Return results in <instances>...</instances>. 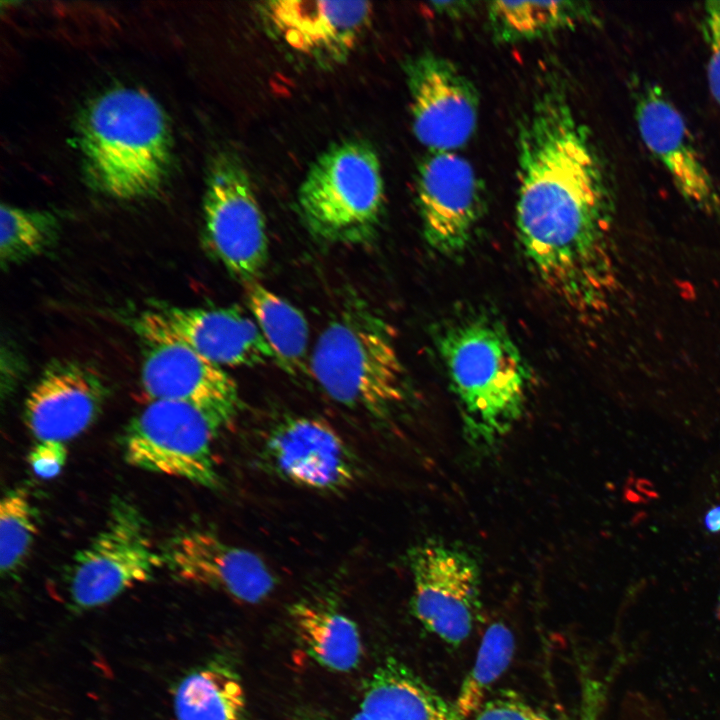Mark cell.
I'll return each instance as SVG.
<instances>
[{
	"label": "cell",
	"mask_w": 720,
	"mask_h": 720,
	"mask_svg": "<svg viewBox=\"0 0 720 720\" xmlns=\"http://www.w3.org/2000/svg\"><path fill=\"white\" fill-rule=\"evenodd\" d=\"M314 379L334 401L384 417L405 400V370L385 323L352 310L319 335L310 360Z\"/></svg>",
	"instance_id": "277c9868"
},
{
	"label": "cell",
	"mask_w": 720,
	"mask_h": 720,
	"mask_svg": "<svg viewBox=\"0 0 720 720\" xmlns=\"http://www.w3.org/2000/svg\"><path fill=\"white\" fill-rule=\"evenodd\" d=\"M108 394L104 377L88 363L51 361L25 399L26 425L38 441L65 443L94 423Z\"/></svg>",
	"instance_id": "9a60e30c"
},
{
	"label": "cell",
	"mask_w": 720,
	"mask_h": 720,
	"mask_svg": "<svg viewBox=\"0 0 720 720\" xmlns=\"http://www.w3.org/2000/svg\"><path fill=\"white\" fill-rule=\"evenodd\" d=\"M705 523L707 528L713 532L720 530V506L709 511L705 517Z\"/></svg>",
	"instance_id": "4dcf8cb0"
},
{
	"label": "cell",
	"mask_w": 720,
	"mask_h": 720,
	"mask_svg": "<svg viewBox=\"0 0 720 720\" xmlns=\"http://www.w3.org/2000/svg\"><path fill=\"white\" fill-rule=\"evenodd\" d=\"M486 12L489 31L502 44L537 40L594 21L591 6L579 1H494Z\"/></svg>",
	"instance_id": "ffe728a7"
},
{
	"label": "cell",
	"mask_w": 720,
	"mask_h": 720,
	"mask_svg": "<svg viewBox=\"0 0 720 720\" xmlns=\"http://www.w3.org/2000/svg\"><path fill=\"white\" fill-rule=\"evenodd\" d=\"M412 576V609L430 632L453 645L471 633L480 595V566L466 550L428 540L407 554Z\"/></svg>",
	"instance_id": "30bf717a"
},
{
	"label": "cell",
	"mask_w": 720,
	"mask_h": 720,
	"mask_svg": "<svg viewBox=\"0 0 720 720\" xmlns=\"http://www.w3.org/2000/svg\"><path fill=\"white\" fill-rule=\"evenodd\" d=\"M412 129L428 152H456L473 136L479 93L447 57L423 52L404 63Z\"/></svg>",
	"instance_id": "8fae6325"
},
{
	"label": "cell",
	"mask_w": 720,
	"mask_h": 720,
	"mask_svg": "<svg viewBox=\"0 0 720 720\" xmlns=\"http://www.w3.org/2000/svg\"><path fill=\"white\" fill-rule=\"evenodd\" d=\"M264 456L280 477L312 490H343L360 472L342 436L315 417L291 416L276 423L266 437Z\"/></svg>",
	"instance_id": "5bb4252c"
},
{
	"label": "cell",
	"mask_w": 720,
	"mask_h": 720,
	"mask_svg": "<svg viewBox=\"0 0 720 720\" xmlns=\"http://www.w3.org/2000/svg\"><path fill=\"white\" fill-rule=\"evenodd\" d=\"M635 119L649 151L681 196L707 215L720 214V196L681 113L657 84L644 83L635 98Z\"/></svg>",
	"instance_id": "2e32d148"
},
{
	"label": "cell",
	"mask_w": 720,
	"mask_h": 720,
	"mask_svg": "<svg viewBox=\"0 0 720 720\" xmlns=\"http://www.w3.org/2000/svg\"><path fill=\"white\" fill-rule=\"evenodd\" d=\"M296 720H330L325 716H321L319 714H307L304 716H301L300 718H297Z\"/></svg>",
	"instance_id": "1f68e13d"
},
{
	"label": "cell",
	"mask_w": 720,
	"mask_h": 720,
	"mask_svg": "<svg viewBox=\"0 0 720 720\" xmlns=\"http://www.w3.org/2000/svg\"><path fill=\"white\" fill-rule=\"evenodd\" d=\"M252 184L234 152L220 151L211 159L203 199L206 240L244 284L256 281L268 259L266 223Z\"/></svg>",
	"instance_id": "ba28073f"
},
{
	"label": "cell",
	"mask_w": 720,
	"mask_h": 720,
	"mask_svg": "<svg viewBox=\"0 0 720 720\" xmlns=\"http://www.w3.org/2000/svg\"><path fill=\"white\" fill-rule=\"evenodd\" d=\"M515 649L511 630L493 623L485 632L475 663L458 692L455 712L459 719L470 718L488 699L494 683L510 665Z\"/></svg>",
	"instance_id": "d4e9b609"
},
{
	"label": "cell",
	"mask_w": 720,
	"mask_h": 720,
	"mask_svg": "<svg viewBox=\"0 0 720 720\" xmlns=\"http://www.w3.org/2000/svg\"><path fill=\"white\" fill-rule=\"evenodd\" d=\"M135 327L145 343L141 384L152 400L192 405L222 428L235 417L239 392L234 379L184 342L173 337L154 313H144Z\"/></svg>",
	"instance_id": "9c48e42d"
},
{
	"label": "cell",
	"mask_w": 720,
	"mask_h": 720,
	"mask_svg": "<svg viewBox=\"0 0 720 720\" xmlns=\"http://www.w3.org/2000/svg\"><path fill=\"white\" fill-rule=\"evenodd\" d=\"M37 517L29 494L8 490L0 502V568L15 575L24 565L37 535Z\"/></svg>",
	"instance_id": "484cf974"
},
{
	"label": "cell",
	"mask_w": 720,
	"mask_h": 720,
	"mask_svg": "<svg viewBox=\"0 0 720 720\" xmlns=\"http://www.w3.org/2000/svg\"><path fill=\"white\" fill-rule=\"evenodd\" d=\"M704 33L709 50L708 85L714 100L720 105V0L705 3Z\"/></svg>",
	"instance_id": "83f0119b"
},
{
	"label": "cell",
	"mask_w": 720,
	"mask_h": 720,
	"mask_svg": "<svg viewBox=\"0 0 720 720\" xmlns=\"http://www.w3.org/2000/svg\"><path fill=\"white\" fill-rule=\"evenodd\" d=\"M296 632L322 666L347 672L358 666L362 642L356 624L345 615L307 601L289 609Z\"/></svg>",
	"instance_id": "7402d4cb"
},
{
	"label": "cell",
	"mask_w": 720,
	"mask_h": 720,
	"mask_svg": "<svg viewBox=\"0 0 720 720\" xmlns=\"http://www.w3.org/2000/svg\"><path fill=\"white\" fill-rule=\"evenodd\" d=\"M79 130L85 168L99 191L122 200L159 192L171 164L172 135L151 95L131 87L108 90L83 111Z\"/></svg>",
	"instance_id": "7a4b0ae2"
},
{
	"label": "cell",
	"mask_w": 720,
	"mask_h": 720,
	"mask_svg": "<svg viewBox=\"0 0 720 720\" xmlns=\"http://www.w3.org/2000/svg\"><path fill=\"white\" fill-rule=\"evenodd\" d=\"M352 720H368V719L361 712H359L352 718Z\"/></svg>",
	"instance_id": "d6a6232c"
},
{
	"label": "cell",
	"mask_w": 720,
	"mask_h": 720,
	"mask_svg": "<svg viewBox=\"0 0 720 720\" xmlns=\"http://www.w3.org/2000/svg\"><path fill=\"white\" fill-rule=\"evenodd\" d=\"M245 292L248 308L275 352L277 364L291 375L306 371L309 327L303 313L256 281L246 283Z\"/></svg>",
	"instance_id": "603a6c76"
},
{
	"label": "cell",
	"mask_w": 720,
	"mask_h": 720,
	"mask_svg": "<svg viewBox=\"0 0 720 720\" xmlns=\"http://www.w3.org/2000/svg\"><path fill=\"white\" fill-rule=\"evenodd\" d=\"M470 720H550L513 691L489 697Z\"/></svg>",
	"instance_id": "4316f807"
},
{
	"label": "cell",
	"mask_w": 720,
	"mask_h": 720,
	"mask_svg": "<svg viewBox=\"0 0 720 720\" xmlns=\"http://www.w3.org/2000/svg\"><path fill=\"white\" fill-rule=\"evenodd\" d=\"M423 234L442 256H457L471 243L482 219L483 185L470 162L456 152H428L416 177Z\"/></svg>",
	"instance_id": "7c38bea8"
},
{
	"label": "cell",
	"mask_w": 720,
	"mask_h": 720,
	"mask_svg": "<svg viewBox=\"0 0 720 720\" xmlns=\"http://www.w3.org/2000/svg\"><path fill=\"white\" fill-rule=\"evenodd\" d=\"M67 448L64 442L55 440L38 441L28 455V462L36 476L41 479H53L58 476L67 460Z\"/></svg>",
	"instance_id": "f1b7e54d"
},
{
	"label": "cell",
	"mask_w": 720,
	"mask_h": 720,
	"mask_svg": "<svg viewBox=\"0 0 720 720\" xmlns=\"http://www.w3.org/2000/svg\"><path fill=\"white\" fill-rule=\"evenodd\" d=\"M160 550L164 568L177 580L219 590L242 603L262 602L276 586L259 555L202 528L177 532Z\"/></svg>",
	"instance_id": "4fadbf2b"
},
{
	"label": "cell",
	"mask_w": 720,
	"mask_h": 720,
	"mask_svg": "<svg viewBox=\"0 0 720 720\" xmlns=\"http://www.w3.org/2000/svg\"><path fill=\"white\" fill-rule=\"evenodd\" d=\"M173 706L176 720H244L246 701L235 671L211 662L179 682Z\"/></svg>",
	"instance_id": "44dd1931"
},
{
	"label": "cell",
	"mask_w": 720,
	"mask_h": 720,
	"mask_svg": "<svg viewBox=\"0 0 720 720\" xmlns=\"http://www.w3.org/2000/svg\"><path fill=\"white\" fill-rule=\"evenodd\" d=\"M473 2L468 1H445L430 3L431 9L440 16L450 19H459L471 13Z\"/></svg>",
	"instance_id": "f546056e"
},
{
	"label": "cell",
	"mask_w": 720,
	"mask_h": 720,
	"mask_svg": "<svg viewBox=\"0 0 720 720\" xmlns=\"http://www.w3.org/2000/svg\"><path fill=\"white\" fill-rule=\"evenodd\" d=\"M384 200L377 153L364 141L348 139L313 161L298 189L297 210L317 240L359 245L376 236Z\"/></svg>",
	"instance_id": "5b68a950"
},
{
	"label": "cell",
	"mask_w": 720,
	"mask_h": 720,
	"mask_svg": "<svg viewBox=\"0 0 720 720\" xmlns=\"http://www.w3.org/2000/svg\"><path fill=\"white\" fill-rule=\"evenodd\" d=\"M472 444L492 446L524 411L531 375L507 330L486 316L450 322L437 341Z\"/></svg>",
	"instance_id": "3957f363"
},
{
	"label": "cell",
	"mask_w": 720,
	"mask_h": 720,
	"mask_svg": "<svg viewBox=\"0 0 720 720\" xmlns=\"http://www.w3.org/2000/svg\"><path fill=\"white\" fill-rule=\"evenodd\" d=\"M219 429L192 405L152 400L125 428L123 457L138 469L213 489L220 482L212 447Z\"/></svg>",
	"instance_id": "52a82bcc"
},
{
	"label": "cell",
	"mask_w": 720,
	"mask_h": 720,
	"mask_svg": "<svg viewBox=\"0 0 720 720\" xmlns=\"http://www.w3.org/2000/svg\"><path fill=\"white\" fill-rule=\"evenodd\" d=\"M262 9L288 46L321 63L343 62L372 17L363 1H270Z\"/></svg>",
	"instance_id": "e0dca14e"
},
{
	"label": "cell",
	"mask_w": 720,
	"mask_h": 720,
	"mask_svg": "<svg viewBox=\"0 0 720 720\" xmlns=\"http://www.w3.org/2000/svg\"><path fill=\"white\" fill-rule=\"evenodd\" d=\"M368 720H460L432 688L389 658L368 679L361 701Z\"/></svg>",
	"instance_id": "d6986e66"
},
{
	"label": "cell",
	"mask_w": 720,
	"mask_h": 720,
	"mask_svg": "<svg viewBox=\"0 0 720 720\" xmlns=\"http://www.w3.org/2000/svg\"><path fill=\"white\" fill-rule=\"evenodd\" d=\"M519 241L542 284L581 317L608 309L617 285L606 171L566 90L552 80L517 134Z\"/></svg>",
	"instance_id": "6da1fadb"
},
{
	"label": "cell",
	"mask_w": 720,
	"mask_h": 720,
	"mask_svg": "<svg viewBox=\"0 0 720 720\" xmlns=\"http://www.w3.org/2000/svg\"><path fill=\"white\" fill-rule=\"evenodd\" d=\"M154 314L173 337L221 367L277 363L257 323L238 307L166 306Z\"/></svg>",
	"instance_id": "ac0fdd59"
},
{
	"label": "cell",
	"mask_w": 720,
	"mask_h": 720,
	"mask_svg": "<svg viewBox=\"0 0 720 720\" xmlns=\"http://www.w3.org/2000/svg\"><path fill=\"white\" fill-rule=\"evenodd\" d=\"M164 568L140 510L115 497L102 530L73 557L67 591L73 607L89 610L117 598Z\"/></svg>",
	"instance_id": "8992f818"
},
{
	"label": "cell",
	"mask_w": 720,
	"mask_h": 720,
	"mask_svg": "<svg viewBox=\"0 0 720 720\" xmlns=\"http://www.w3.org/2000/svg\"><path fill=\"white\" fill-rule=\"evenodd\" d=\"M0 263L3 269L43 254L59 235L55 214L2 204L0 207Z\"/></svg>",
	"instance_id": "cb8c5ba5"
}]
</instances>
